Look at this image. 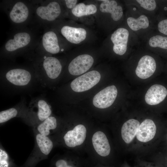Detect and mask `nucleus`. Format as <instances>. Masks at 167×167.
<instances>
[{
	"label": "nucleus",
	"mask_w": 167,
	"mask_h": 167,
	"mask_svg": "<svg viewBox=\"0 0 167 167\" xmlns=\"http://www.w3.org/2000/svg\"><path fill=\"white\" fill-rule=\"evenodd\" d=\"M62 35L69 42L78 44L86 38V31L83 28H76L68 26H63L61 29Z\"/></svg>",
	"instance_id": "obj_19"
},
{
	"label": "nucleus",
	"mask_w": 167,
	"mask_h": 167,
	"mask_svg": "<svg viewBox=\"0 0 167 167\" xmlns=\"http://www.w3.org/2000/svg\"><path fill=\"white\" fill-rule=\"evenodd\" d=\"M29 14L26 6L21 2H17L13 6L10 13L11 19L14 22L19 23L27 19Z\"/></svg>",
	"instance_id": "obj_22"
},
{
	"label": "nucleus",
	"mask_w": 167,
	"mask_h": 167,
	"mask_svg": "<svg viewBox=\"0 0 167 167\" xmlns=\"http://www.w3.org/2000/svg\"><path fill=\"white\" fill-rule=\"evenodd\" d=\"M36 143L42 154L45 156L48 155L53 147V143L51 139L47 136L39 133L36 135Z\"/></svg>",
	"instance_id": "obj_25"
},
{
	"label": "nucleus",
	"mask_w": 167,
	"mask_h": 167,
	"mask_svg": "<svg viewBox=\"0 0 167 167\" xmlns=\"http://www.w3.org/2000/svg\"><path fill=\"white\" fill-rule=\"evenodd\" d=\"M156 132V127L153 121L147 119L140 124L136 137L139 141L147 142L154 138Z\"/></svg>",
	"instance_id": "obj_16"
},
{
	"label": "nucleus",
	"mask_w": 167,
	"mask_h": 167,
	"mask_svg": "<svg viewBox=\"0 0 167 167\" xmlns=\"http://www.w3.org/2000/svg\"><path fill=\"white\" fill-rule=\"evenodd\" d=\"M97 11L96 6L92 4L85 5L83 3L78 4L71 10L73 14L77 17L93 14Z\"/></svg>",
	"instance_id": "obj_26"
},
{
	"label": "nucleus",
	"mask_w": 167,
	"mask_h": 167,
	"mask_svg": "<svg viewBox=\"0 0 167 167\" xmlns=\"http://www.w3.org/2000/svg\"><path fill=\"white\" fill-rule=\"evenodd\" d=\"M124 23L128 28L143 41L155 31V22L132 5H126Z\"/></svg>",
	"instance_id": "obj_2"
},
{
	"label": "nucleus",
	"mask_w": 167,
	"mask_h": 167,
	"mask_svg": "<svg viewBox=\"0 0 167 167\" xmlns=\"http://www.w3.org/2000/svg\"><path fill=\"white\" fill-rule=\"evenodd\" d=\"M167 95V90L163 86L156 84L148 90L145 96L146 103L150 105L158 104L162 101Z\"/></svg>",
	"instance_id": "obj_15"
},
{
	"label": "nucleus",
	"mask_w": 167,
	"mask_h": 167,
	"mask_svg": "<svg viewBox=\"0 0 167 167\" xmlns=\"http://www.w3.org/2000/svg\"><path fill=\"white\" fill-rule=\"evenodd\" d=\"M158 6L157 15L166 16L167 15V0H156Z\"/></svg>",
	"instance_id": "obj_30"
},
{
	"label": "nucleus",
	"mask_w": 167,
	"mask_h": 167,
	"mask_svg": "<svg viewBox=\"0 0 167 167\" xmlns=\"http://www.w3.org/2000/svg\"><path fill=\"white\" fill-rule=\"evenodd\" d=\"M61 12L59 4L55 2L49 3L46 6H40L37 8L36 13L42 19L49 21L54 20Z\"/></svg>",
	"instance_id": "obj_18"
},
{
	"label": "nucleus",
	"mask_w": 167,
	"mask_h": 167,
	"mask_svg": "<svg viewBox=\"0 0 167 167\" xmlns=\"http://www.w3.org/2000/svg\"><path fill=\"white\" fill-rule=\"evenodd\" d=\"M125 1L126 5L134 6L156 22L158 11V6L156 0H128Z\"/></svg>",
	"instance_id": "obj_12"
},
{
	"label": "nucleus",
	"mask_w": 167,
	"mask_h": 167,
	"mask_svg": "<svg viewBox=\"0 0 167 167\" xmlns=\"http://www.w3.org/2000/svg\"><path fill=\"white\" fill-rule=\"evenodd\" d=\"M64 159H59L53 163L51 167H77L74 162Z\"/></svg>",
	"instance_id": "obj_29"
},
{
	"label": "nucleus",
	"mask_w": 167,
	"mask_h": 167,
	"mask_svg": "<svg viewBox=\"0 0 167 167\" xmlns=\"http://www.w3.org/2000/svg\"><path fill=\"white\" fill-rule=\"evenodd\" d=\"M101 76L97 71H92L79 76L73 80L70 86L73 91L82 92L88 90L96 84Z\"/></svg>",
	"instance_id": "obj_7"
},
{
	"label": "nucleus",
	"mask_w": 167,
	"mask_h": 167,
	"mask_svg": "<svg viewBox=\"0 0 167 167\" xmlns=\"http://www.w3.org/2000/svg\"><path fill=\"white\" fill-rule=\"evenodd\" d=\"M31 37L26 32H20L15 34L13 39L9 40L6 43L5 48L9 52L14 51L27 45L30 42Z\"/></svg>",
	"instance_id": "obj_21"
},
{
	"label": "nucleus",
	"mask_w": 167,
	"mask_h": 167,
	"mask_svg": "<svg viewBox=\"0 0 167 167\" xmlns=\"http://www.w3.org/2000/svg\"><path fill=\"white\" fill-rule=\"evenodd\" d=\"M42 44L46 51L52 54H57L60 51L57 37L53 32H48L43 35Z\"/></svg>",
	"instance_id": "obj_23"
},
{
	"label": "nucleus",
	"mask_w": 167,
	"mask_h": 167,
	"mask_svg": "<svg viewBox=\"0 0 167 167\" xmlns=\"http://www.w3.org/2000/svg\"><path fill=\"white\" fill-rule=\"evenodd\" d=\"M12 163L10 160L6 152L2 149H0V167H13Z\"/></svg>",
	"instance_id": "obj_28"
},
{
	"label": "nucleus",
	"mask_w": 167,
	"mask_h": 167,
	"mask_svg": "<svg viewBox=\"0 0 167 167\" xmlns=\"http://www.w3.org/2000/svg\"><path fill=\"white\" fill-rule=\"evenodd\" d=\"M93 147L96 152L100 156L105 157L110 153V147L105 134L98 131L95 132L92 138Z\"/></svg>",
	"instance_id": "obj_17"
},
{
	"label": "nucleus",
	"mask_w": 167,
	"mask_h": 167,
	"mask_svg": "<svg viewBox=\"0 0 167 167\" xmlns=\"http://www.w3.org/2000/svg\"><path fill=\"white\" fill-rule=\"evenodd\" d=\"M86 131V127L82 124L78 125L68 131L63 137L66 145L70 148L81 145L85 140Z\"/></svg>",
	"instance_id": "obj_13"
},
{
	"label": "nucleus",
	"mask_w": 167,
	"mask_h": 167,
	"mask_svg": "<svg viewBox=\"0 0 167 167\" xmlns=\"http://www.w3.org/2000/svg\"><path fill=\"white\" fill-rule=\"evenodd\" d=\"M57 120L55 117L51 116L43 121L40 122L37 127V129L39 133L47 136L50 134V131L56 128Z\"/></svg>",
	"instance_id": "obj_24"
},
{
	"label": "nucleus",
	"mask_w": 167,
	"mask_h": 167,
	"mask_svg": "<svg viewBox=\"0 0 167 167\" xmlns=\"http://www.w3.org/2000/svg\"><path fill=\"white\" fill-rule=\"evenodd\" d=\"M117 94V90L114 85L108 86L94 96L93 99V105L100 109L108 108L113 103Z\"/></svg>",
	"instance_id": "obj_10"
},
{
	"label": "nucleus",
	"mask_w": 167,
	"mask_h": 167,
	"mask_svg": "<svg viewBox=\"0 0 167 167\" xmlns=\"http://www.w3.org/2000/svg\"><path fill=\"white\" fill-rule=\"evenodd\" d=\"M141 55V48L139 46L140 57L135 68L136 75L139 78L145 79L150 77L155 72L157 67L156 60L150 51L142 46Z\"/></svg>",
	"instance_id": "obj_6"
},
{
	"label": "nucleus",
	"mask_w": 167,
	"mask_h": 167,
	"mask_svg": "<svg viewBox=\"0 0 167 167\" xmlns=\"http://www.w3.org/2000/svg\"><path fill=\"white\" fill-rule=\"evenodd\" d=\"M155 31L167 36V17L157 15L155 22Z\"/></svg>",
	"instance_id": "obj_27"
},
{
	"label": "nucleus",
	"mask_w": 167,
	"mask_h": 167,
	"mask_svg": "<svg viewBox=\"0 0 167 167\" xmlns=\"http://www.w3.org/2000/svg\"><path fill=\"white\" fill-rule=\"evenodd\" d=\"M110 40L113 45V51L120 56L129 53L140 44L138 37L125 23L123 27L118 28L111 34Z\"/></svg>",
	"instance_id": "obj_3"
},
{
	"label": "nucleus",
	"mask_w": 167,
	"mask_h": 167,
	"mask_svg": "<svg viewBox=\"0 0 167 167\" xmlns=\"http://www.w3.org/2000/svg\"><path fill=\"white\" fill-rule=\"evenodd\" d=\"M67 7L69 9H73L76 5V0H66L65 1Z\"/></svg>",
	"instance_id": "obj_31"
},
{
	"label": "nucleus",
	"mask_w": 167,
	"mask_h": 167,
	"mask_svg": "<svg viewBox=\"0 0 167 167\" xmlns=\"http://www.w3.org/2000/svg\"><path fill=\"white\" fill-rule=\"evenodd\" d=\"M139 125V122L134 119H130L123 124L121 128V136L126 143H130L133 140Z\"/></svg>",
	"instance_id": "obj_20"
},
{
	"label": "nucleus",
	"mask_w": 167,
	"mask_h": 167,
	"mask_svg": "<svg viewBox=\"0 0 167 167\" xmlns=\"http://www.w3.org/2000/svg\"><path fill=\"white\" fill-rule=\"evenodd\" d=\"M102 1L100 6V11L103 13H110L114 22H118L125 19L123 9L122 6L114 0H100Z\"/></svg>",
	"instance_id": "obj_14"
},
{
	"label": "nucleus",
	"mask_w": 167,
	"mask_h": 167,
	"mask_svg": "<svg viewBox=\"0 0 167 167\" xmlns=\"http://www.w3.org/2000/svg\"><path fill=\"white\" fill-rule=\"evenodd\" d=\"M26 101L22 97L20 101L14 107L0 112V123H5L11 119L19 117L30 120L28 107L26 105Z\"/></svg>",
	"instance_id": "obj_9"
},
{
	"label": "nucleus",
	"mask_w": 167,
	"mask_h": 167,
	"mask_svg": "<svg viewBox=\"0 0 167 167\" xmlns=\"http://www.w3.org/2000/svg\"><path fill=\"white\" fill-rule=\"evenodd\" d=\"M41 66L35 71L37 78L43 88H51L55 81L61 74L62 66L56 58L44 57Z\"/></svg>",
	"instance_id": "obj_4"
},
{
	"label": "nucleus",
	"mask_w": 167,
	"mask_h": 167,
	"mask_svg": "<svg viewBox=\"0 0 167 167\" xmlns=\"http://www.w3.org/2000/svg\"><path fill=\"white\" fill-rule=\"evenodd\" d=\"M28 107L30 120L32 122H41L52 114L51 106L44 94L32 98Z\"/></svg>",
	"instance_id": "obj_5"
},
{
	"label": "nucleus",
	"mask_w": 167,
	"mask_h": 167,
	"mask_svg": "<svg viewBox=\"0 0 167 167\" xmlns=\"http://www.w3.org/2000/svg\"><path fill=\"white\" fill-rule=\"evenodd\" d=\"M94 62L91 56L84 54L79 55L74 58L68 66L69 73L73 75H78L88 71L92 66Z\"/></svg>",
	"instance_id": "obj_11"
},
{
	"label": "nucleus",
	"mask_w": 167,
	"mask_h": 167,
	"mask_svg": "<svg viewBox=\"0 0 167 167\" xmlns=\"http://www.w3.org/2000/svg\"><path fill=\"white\" fill-rule=\"evenodd\" d=\"M142 46L150 52L167 54V36L156 31L142 41Z\"/></svg>",
	"instance_id": "obj_8"
},
{
	"label": "nucleus",
	"mask_w": 167,
	"mask_h": 167,
	"mask_svg": "<svg viewBox=\"0 0 167 167\" xmlns=\"http://www.w3.org/2000/svg\"><path fill=\"white\" fill-rule=\"evenodd\" d=\"M1 91L6 95L32 93L43 89L35 71L21 68H13L1 73Z\"/></svg>",
	"instance_id": "obj_1"
}]
</instances>
